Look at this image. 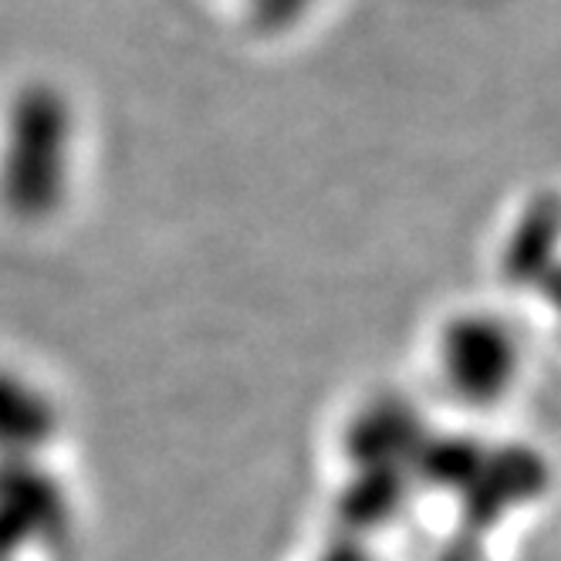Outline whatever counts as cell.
<instances>
[{"label": "cell", "instance_id": "1", "mask_svg": "<svg viewBox=\"0 0 561 561\" xmlns=\"http://www.w3.org/2000/svg\"><path fill=\"white\" fill-rule=\"evenodd\" d=\"M82 126L71 95L27 78L0 105V207L14 220L55 217L71 190Z\"/></svg>", "mask_w": 561, "mask_h": 561}, {"label": "cell", "instance_id": "2", "mask_svg": "<svg viewBox=\"0 0 561 561\" xmlns=\"http://www.w3.org/2000/svg\"><path fill=\"white\" fill-rule=\"evenodd\" d=\"M433 376L447 399L467 410L511 403L528 373V345L497 308H457L433 332Z\"/></svg>", "mask_w": 561, "mask_h": 561}, {"label": "cell", "instance_id": "3", "mask_svg": "<svg viewBox=\"0 0 561 561\" xmlns=\"http://www.w3.org/2000/svg\"><path fill=\"white\" fill-rule=\"evenodd\" d=\"M58 433V407L34 376L0 366V454H34Z\"/></svg>", "mask_w": 561, "mask_h": 561}]
</instances>
